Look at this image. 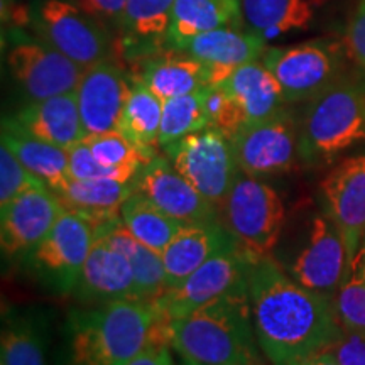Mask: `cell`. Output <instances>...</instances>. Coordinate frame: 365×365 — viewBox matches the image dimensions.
<instances>
[{"label":"cell","instance_id":"1","mask_svg":"<svg viewBox=\"0 0 365 365\" xmlns=\"http://www.w3.org/2000/svg\"><path fill=\"white\" fill-rule=\"evenodd\" d=\"M249 298L259 346L274 365L325 352L341 335L333 301L296 282L272 255L254 261Z\"/></svg>","mask_w":365,"mask_h":365},{"label":"cell","instance_id":"2","mask_svg":"<svg viewBox=\"0 0 365 365\" xmlns=\"http://www.w3.org/2000/svg\"><path fill=\"white\" fill-rule=\"evenodd\" d=\"M70 365H127L150 341H168L154 301L120 299L71 313Z\"/></svg>","mask_w":365,"mask_h":365},{"label":"cell","instance_id":"3","mask_svg":"<svg viewBox=\"0 0 365 365\" xmlns=\"http://www.w3.org/2000/svg\"><path fill=\"white\" fill-rule=\"evenodd\" d=\"M168 341L186 365H262L249 289L171 322Z\"/></svg>","mask_w":365,"mask_h":365},{"label":"cell","instance_id":"4","mask_svg":"<svg viewBox=\"0 0 365 365\" xmlns=\"http://www.w3.org/2000/svg\"><path fill=\"white\" fill-rule=\"evenodd\" d=\"M364 140L365 73L345 71L307 102L299 117V161L308 170H325Z\"/></svg>","mask_w":365,"mask_h":365},{"label":"cell","instance_id":"5","mask_svg":"<svg viewBox=\"0 0 365 365\" xmlns=\"http://www.w3.org/2000/svg\"><path fill=\"white\" fill-rule=\"evenodd\" d=\"M272 257L296 282L331 301L349 266L344 237L325 208L309 210L291 232L284 228Z\"/></svg>","mask_w":365,"mask_h":365},{"label":"cell","instance_id":"6","mask_svg":"<svg viewBox=\"0 0 365 365\" xmlns=\"http://www.w3.org/2000/svg\"><path fill=\"white\" fill-rule=\"evenodd\" d=\"M220 222L240 247L267 257L279 244L287 220L279 193L269 182L240 173L222 205Z\"/></svg>","mask_w":365,"mask_h":365},{"label":"cell","instance_id":"7","mask_svg":"<svg viewBox=\"0 0 365 365\" xmlns=\"http://www.w3.org/2000/svg\"><path fill=\"white\" fill-rule=\"evenodd\" d=\"M29 26L41 43L63 53L83 70L110 59V29L70 0H38L29 9Z\"/></svg>","mask_w":365,"mask_h":365},{"label":"cell","instance_id":"8","mask_svg":"<svg viewBox=\"0 0 365 365\" xmlns=\"http://www.w3.org/2000/svg\"><path fill=\"white\" fill-rule=\"evenodd\" d=\"M346 48L333 39L267 48L262 63L279 81L286 103H307L345 73Z\"/></svg>","mask_w":365,"mask_h":365},{"label":"cell","instance_id":"9","mask_svg":"<svg viewBox=\"0 0 365 365\" xmlns=\"http://www.w3.org/2000/svg\"><path fill=\"white\" fill-rule=\"evenodd\" d=\"M95 240V225L65 210L46 239L26 257V266L48 291L73 294Z\"/></svg>","mask_w":365,"mask_h":365},{"label":"cell","instance_id":"10","mask_svg":"<svg viewBox=\"0 0 365 365\" xmlns=\"http://www.w3.org/2000/svg\"><path fill=\"white\" fill-rule=\"evenodd\" d=\"M255 259L257 255L239 244L213 255L188 279L154 301L161 318L170 325L222 296L249 289V274Z\"/></svg>","mask_w":365,"mask_h":365},{"label":"cell","instance_id":"11","mask_svg":"<svg viewBox=\"0 0 365 365\" xmlns=\"http://www.w3.org/2000/svg\"><path fill=\"white\" fill-rule=\"evenodd\" d=\"M163 149L178 173L220 212L240 175L232 140L217 129L207 127Z\"/></svg>","mask_w":365,"mask_h":365},{"label":"cell","instance_id":"12","mask_svg":"<svg viewBox=\"0 0 365 365\" xmlns=\"http://www.w3.org/2000/svg\"><path fill=\"white\" fill-rule=\"evenodd\" d=\"M299 117L282 107L269 118L245 124L232 139L240 173L262 178L289 173L298 163Z\"/></svg>","mask_w":365,"mask_h":365},{"label":"cell","instance_id":"13","mask_svg":"<svg viewBox=\"0 0 365 365\" xmlns=\"http://www.w3.org/2000/svg\"><path fill=\"white\" fill-rule=\"evenodd\" d=\"M65 210L61 198L46 185L27 188L7 207L0 208V245L4 257L26 261Z\"/></svg>","mask_w":365,"mask_h":365},{"label":"cell","instance_id":"14","mask_svg":"<svg viewBox=\"0 0 365 365\" xmlns=\"http://www.w3.org/2000/svg\"><path fill=\"white\" fill-rule=\"evenodd\" d=\"M11 75L29 102L76 91L83 68L51 46L36 41H19L7 54Z\"/></svg>","mask_w":365,"mask_h":365},{"label":"cell","instance_id":"15","mask_svg":"<svg viewBox=\"0 0 365 365\" xmlns=\"http://www.w3.org/2000/svg\"><path fill=\"white\" fill-rule=\"evenodd\" d=\"M134 186L154 207L182 223L220 222L218 208L178 173L166 154L145 163L134 178Z\"/></svg>","mask_w":365,"mask_h":365},{"label":"cell","instance_id":"16","mask_svg":"<svg viewBox=\"0 0 365 365\" xmlns=\"http://www.w3.org/2000/svg\"><path fill=\"white\" fill-rule=\"evenodd\" d=\"M319 190L323 208L344 237L350 262L365 239V153L335 164Z\"/></svg>","mask_w":365,"mask_h":365},{"label":"cell","instance_id":"17","mask_svg":"<svg viewBox=\"0 0 365 365\" xmlns=\"http://www.w3.org/2000/svg\"><path fill=\"white\" fill-rule=\"evenodd\" d=\"M73 296L80 303L93 307L120 299H139L130 262L97 228Z\"/></svg>","mask_w":365,"mask_h":365},{"label":"cell","instance_id":"18","mask_svg":"<svg viewBox=\"0 0 365 365\" xmlns=\"http://www.w3.org/2000/svg\"><path fill=\"white\" fill-rule=\"evenodd\" d=\"M130 88L125 73L110 59L86 68L76 88L86 135L117 130Z\"/></svg>","mask_w":365,"mask_h":365},{"label":"cell","instance_id":"19","mask_svg":"<svg viewBox=\"0 0 365 365\" xmlns=\"http://www.w3.org/2000/svg\"><path fill=\"white\" fill-rule=\"evenodd\" d=\"M9 120L27 135L63 149H70L86 139L76 91L27 102Z\"/></svg>","mask_w":365,"mask_h":365},{"label":"cell","instance_id":"20","mask_svg":"<svg viewBox=\"0 0 365 365\" xmlns=\"http://www.w3.org/2000/svg\"><path fill=\"white\" fill-rule=\"evenodd\" d=\"M235 244L237 240L228 234L222 222L185 225L161 254L166 271V287L173 289L180 286L208 259Z\"/></svg>","mask_w":365,"mask_h":365},{"label":"cell","instance_id":"21","mask_svg":"<svg viewBox=\"0 0 365 365\" xmlns=\"http://www.w3.org/2000/svg\"><path fill=\"white\" fill-rule=\"evenodd\" d=\"M175 0H127L120 34L127 58H153L168 49Z\"/></svg>","mask_w":365,"mask_h":365},{"label":"cell","instance_id":"22","mask_svg":"<svg viewBox=\"0 0 365 365\" xmlns=\"http://www.w3.org/2000/svg\"><path fill=\"white\" fill-rule=\"evenodd\" d=\"M242 26L240 0H175L168 51H182L195 38L218 27Z\"/></svg>","mask_w":365,"mask_h":365},{"label":"cell","instance_id":"23","mask_svg":"<svg viewBox=\"0 0 365 365\" xmlns=\"http://www.w3.org/2000/svg\"><path fill=\"white\" fill-rule=\"evenodd\" d=\"M220 86L240 105L245 115V124L269 118L279 112L286 103L279 81L264 63L259 61L235 68Z\"/></svg>","mask_w":365,"mask_h":365},{"label":"cell","instance_id":"24","mask_svg":"<svg viewBox=\"0 0 365 365\" xmlns=\"http://www.w3.org/2000/svg\"><path fill=\"white\" fill-rule=\"evenodd\" d=\"M319 4L322 0H240L242 26L266 41L307 31Z\"/></svg>","mask_w":365,"mask_h":365},{"label":"cell","instance_id":"25","mask_svg":"<svg viewBox=\"0 0 365 365\" xmlns=\"http://www.w3.org/2000/svg\"><path fill=\"white\" fill-rule=\"evenodd\" d=\"M2 144L7 145L27 170L54 193L65 190L71 181L68 149L27 135L9 118H4L2 122Z\"/></svg>","mask_w":365,"mask_h":365},{"label":"cell","instance_id":"26","mask_svg":"<svg viewBox=\"0 0 365 365\" xmlns=\"http://www.w3.org/2000/svg\"><path fill=\"white\" fill-rule=\"evenodd\" d=\"M180 51L161 53L145 59L140 73L144 81L159 98L170 100L210 86V65Z\"/></svg>","mask_w":365,"mask_h":365},{"label":"cell","instance_id":"27","mask_svg":"<svg viewBox=\"0 0 365 365\" xmlns=\"http://www.w3.org/2000/svg\"><path fill=\"white\" fill-rule=\"evenodd\" d=\"M266 49V39L262 36L242 27L225 26L200 34L182 51L207 65L235 70L242 65L257 61Z\"/></svg>","mask_w":365,"mask_h":365},{"label":"cell","instance_id":"28","mask_svg":"<svg viewBox=\"0 0 365 365\" xmlns=\"http://www.w3.org/2000/svg\"><path fill=\"white\" fill-rule=\"evenodd\" d=\"M95 228L107 235V239L130 262L139 299L156 301L159 296L166 293V271H164L163 255L137 240L122 223L120 215L100 223Z\"/></svg>","mask_w":365,"mask_h":365},{"label":"cell","instance_id":"29","mask_svg":"<svg viewBox=\"0 0 365 365\" xmlns=\"http://www.w3.org/2000/svg\"><path fill=\"white\" fill-rule=\"evenodd\" d=\"M134 191V180H71L66 188L56 195L68 210L88 218L97 227L120 215L122 203Z\"/></svg>","mask_w":365,"mask_h":365},{"label":"cell","instance_id":"30","mask_svg":"<svg viewBox=\"0 0 365 365\" xmlns=\"http://www.w3.org/2000/svg\"><path fill=\"white\" fill-rule=\"evenodd\" d=\"M163 100L144 81L135 80L127 97L117 130H120L148 159L158 156Z\"/></svg>","mask_w":365,"mask_h":365},{"label":"cell","instance_id":"31","mask_svg":"<svg viewBox=\"0 0 365 365\" xmlns=\"http://www.w3.org/2000/svg\"><path fill=\"white\" fill-rule=\"evenodd\" d=\"M120 218L137 240L159 254L164 252L182 227L188 225L166 215L137 191L122 203Z\"/></svg>","mask_w":365,"mask_h":365},{"label":"cell","instance_id":"32","mask_svg":"<svg viewBox=\"0 0 365 365\" xmlns=\"http://www.w3.org/2000/svg\"><path fill=\"white\" fill-rule=\"evenodd\" d=\"M333 308L341 328L365 335V245L350 259Z\"/></svg>","mask_w":365,"mask_h":365},{"label":"cell","instance_id":"33","mask_svg":"<svg viewBox=\"0 0 365 365\" xmlns=\"http://www.w3.org/2000/svg\"><path fill=\"white\" fill-rule=\"evenodd\" d=\"M203 88L164 100L159 148H166L168 144L176 143L193 132L207 129L208 118L203 107Z\"/></svg>","mask_w":365,"mask_h":365},{"label":"cell","instance_id":"34","mask_svg":"<svg viewBox=\"0 0 365 365\" xmlns=\"http://www.w3.org/2000/svg\"><path fill=\"white\" fill-rule=\"evenodd\" d=\"M0 364L46 365L44 345L29 318L9 317L0 336Z\"/></svg>","mask_w":365,"mask_h":365},{"label":"cell","instance_id":"35","mask_svg":"<svg viewBox=\"0 0 365 365\" xmlns=\"http://www.w3.org/2000/svg\"><path fill=\"white\" fill-rule=\"evenodd\" d=\"M85 143L97 161L107 168H120V170L139 173L140 168L150 161L120 130L86 135Z\"/></svg>","mask_w":365,"mask_h":365},{"label":"cell","instance_id":"36","mask_svg":"<svg viewBox=\"0 0 365 365\" xmlns=\"http://www.w3.org/2000/svg\"><path fill=\"white\" fill-rule=\"evenodd\" d=\"M203 107L208 118V127L222 132L230 140L245 125V115L240 105L223 86H205Z\"/></svg>","mask_w":365,"mask_h":365},{"label":"cell","instance_id":"37","mask_svg":"<svg viewBox=\"0 0 365 365\" xmlns=\"http://www.w3.org/2000/svg\"><path fill=\"white\" fill-rule=\"evenodd\" d=\"M44 185L22 164L7 145L0 148V208L33 186Z\"/></svg>","mask_w":365,"mask_h":365},{"label":"cell","instance_id":"38","mask_svg":"<svg viewBox=\"0 0 365 365\" xmlns=\"http://www.w3.org/2000/svg\"><path fill=\"white\" fill-rule=\"evenodd\" d=\"M70 156V175L71 180H115L132 181L137 171L120 170V168H107L97 161L88 145L83 143L68 149Z\"/></svg>","mask_w":365,"mask_h":365},{"label":"cell","instance_id":"39","mask_svg":"<svg viewBox=\"0 0 365 365\" xmlns=\"http://www.w3.org/2000/svg\"><path fill=\"white\" fill-rule=\"evenodd\" d=\"M346 54L365 73V0H359L345 34Z\"/></svg>","mask_w":365,"mask_h":365},{"label":"cell","instance_id":"40","mask_svg":"<svg viewBox=\"0 0 365 365\" xmlns=\"http://www.w3.org/2000/svg\"><path fill=\"white\" fill-rule=\"evenodd\" d=\"M339 365H365V335L341 328V335L328 346Z\"/></svg>","mask_w":365,"mask_h":365},{"label":"cell","instance_id":"41","mask_svg":"<svg viewBox=\"0 0 365 365\" xmlns=\"http://www.w3.org/2000/svg\"><path fill=\"white\" fill-rule=\"evenodd\" d=\"M125 2L127 0H76L80 7L97 17L108 29L115 27L118 31H120L122 19H124Z\"/></svg>","mask_w":365,"mask_h":365},{"label":"cell","instance_id":"42","mask_svg":"<svg viewBox=\"0 0 365 365\" xmlns=\"http://www.w3.org/2000/svg\"><path fill=\"white\" fill-rule=\"evenodd\" d=\"M173 349L166 341H150L143 352H139L127 365H175Z\"/></svg>","mask_w":365,"mask_h":365},{"label":"cell","instance_id":"43","mask_svg":"<svg viewBox=\"0 0 365 365\" xmlns=\"http://www.w3.org/2000/svg\"><path fill=\"white\" fill-rule=\"evenodd\" d=\"M291 365H339L331 354L319 352L314 355H309L307 359H301L298 362H293Z\"/></svg>","mask_w":365,"mask_h":365},{"label":"cell","instance_id":"44","mask_svg":"<svg viewBox=\"0 0 365 365\" xmlns=\"http://www.w3.org/2000/svg\"><path fill=\"white\" fill-rule=\"evenodd\" d=\"M175 365H186V364H182V362H180V364H175Z\"/></svg>","mask_w":365,"mask_h":365},{"label":"cell","instance_id":"45","mask_svg":"<svg viewBox=\"0 0 365 365\" xmlns=\"http://www.w3.org/2000/svg\"><path fill=\"white\" fill-rule=\"evenodd\" d=\"M364 245H365V239H364Z\"/></svg>","mask_w":365,"mask_h":365},{"label":"cell","instance_id":"46","mask_svg":"<svg viewBox=\"0 0 365 365\" xmlns=\"http://www.w3.org/2000/svg\"><path fill=\"white\" fill-rule=\"evenodd\" d=\"M0 365H4V364H0Z\"/></svg>","mask_w":365,"mask_h":365}]
</instances>
